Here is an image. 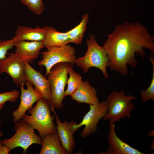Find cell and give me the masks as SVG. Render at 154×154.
I'll return each instance as SVG.
<instances>
[{
  "label": "cell",
  "mask_w": 154,
  "mask_h": 154,
  "mask_svg": "<svg viewBox=\"0 0 154 154\" xmlns=\"http://www.w3.org/2000/svg\"><path fill=\"white\" fill-rule=\"evenodd\" d=\"M48 26L41 27L37 26L34 28L19 26L15 31L13 38L16 42L21 41H40L45 39Z\"/></svg>",
  "instance_id": "obj_15"
},
{
  "label": "cell",
  "mask_w": 154,
  "mask_h": 154,
  "mask_svg": "<svg viewBox=\"0 0 154 154\" xmlns=\"http://www.w3.org/2000/svg\"><path fill=\"white\" fill-rule=\"evenodd\" d=\"M19 95L20 93L16 90L0 94V111L2 109L6 102H15Z\"/></svg>",
  "instance_id": "obj_23"
},
{
  "label": "cell",
  "mask_w": 154,
  "mask_h": 154,
  "mask_svg": "<svg viewBox=\"0 0 154 154\" xmlns=\"http://www.w3.org/2000/svg\"><path fill=\"white\" fill-rule=\"evenodd\" d=\"M41 145L39 154H68L62 147L57 132L46 135Z\"/></svg>",
  "instance_id": "obj_17"
},
{
  "label": "cell",
  "mask_w": 154,
  "mask_h": 154,
  "mask_svg": "<svg viewBox=\"0 0 154 154\" xmlns=\"http://www.w3.org/2000/svg\"><path fill=\"white\" fill-rule=\"evenodd\" d=\"M1 123V121L0 120V124ZM4 134L1 133V131H0V137L4 136Z\"/></svg>",
  "instance_id": "obj_27"
},
{
  "label": "cell",
  "mask_w": 154,
  "mask_h": 154,
  "mask_svg": "<svg viewBox=\"0 0 154 154\" xmlns=\"http://www.w3.org/2000/svg\"><path fill=\"white\" fill-rule=\"evenodd\" d=\"M74 64L66 62L57 63L51 68L46 76L51 90V95L48 101L50 107L61 109L63 107V101L66 96L65 88L68 79L69 69Z\"/></svg>",
  "instance_id": "obj_4"
},
{
  "label": "cell",
  "mask_w": 154,
  "mask_h": 154,
  "mask_svg": "<svg viewBox=\"0 0 154 154\" xmlns=\"http://www.w3.org/2000/svg\"><path fill=\"white\" fill-rule=\"evenodd\" d=\"M48 101L43 98L37 101L36 105L28 110L22 119L37 130L43 139L46 135L57 132L53 121L55 116H51Z\"/></svg>",
  "instance_id": "obj_2"
},
{
  "label": "cell",
  "mask_w": 154,
  "mask_h": 154,
  "mask_svg": "<svg viewBox=\"0 0 154 154\" xmlns=\"http://www.w3.org/2000/svg\"><path fill=\"white\" fill-rule=\"evenodd\" d=\"M109 130L108 135L109 147L107 154H144L120 139L116 134L115 123L109 119Z\"/></svg>",
  "instance_id": "obj_13"
},
{
  "label": "cell",
  "mask_w": 154,
  "mask_h": 154,
  "mask_svg": "<svg viewBox=\"0 0 154 154\" xmlns=\"http://www.w3.org/2000/svg\"><path fill=\"white\" fill-rule=\"evenodd\" d=\"M86 42L88 47L86 53L83 56L77 58L74 64L84 73L91 67L97 68L101 71L105 78H108L106 69L109 66L110 61L105 50L97 42L94 35H90Z\"/></svg>",
  "instance_id": "obj_3"
},
{
  "label": "cell",
  "mask_w": 154,
  "mask_h": 154,
  "mask_svg": "<svg viewBox=\"0 0 154 154\" xmlns=\"http://www.w3.org/2000/svg\"><path fill=\"white\" fill-rule=\"evenodd\" d=\"M20 0L23 4L27 6L36 15L41 14L44 10V5L42 0Z\"/></svg>",
  "instance_id": "obj_22"
},
{
  "label": "cell",
  "mask_w": 154,
  "mask_h": 154,
  "mask_svg": "<svg viewBox=\"0 0 154 154\" xmlns=\"http://www.w3.org/2000/svg\"><path fill=\"white\" fill-rule=\"evenodd\" d=\"M152 132L148 133V135H150V136H153V135H154V130H152Z\"/></svg>",
  "instance_id": "obj_26"
},
{
  "label": "cell",
  "mask_w": 154,
  "mask_h": 154,
  "mask_svg": "<svg viewBox=\"0 0 154 154\" xmlns=\"http://www.w3.org/2000/svg\"><path fill=\"white\" fill-rule=\"evenodd\" d=\"M3 73L9 75L17 87L25 85V64L15 53L7 54L5 58L0 60V74Z\"/></svg>",
  "instance_id": "obj_9"
},
{
  "label": "cell",
  "mask_w": 154,
  "mask_h": 154,
  "mask_svg": "<svg viewBox=\"0 0 154 154\" xmlns=\"http://www.w3.org/2000/svg\"><path fill=\"white\" fill-rule=\"evenodd\" d=\"M89 106V110L85 114L82 121L73 126V128L77 131L82 126H85L84 129L80 134L82 138L90 136L96 131L98 122L106 116L108 109L106 100H102L98 104Z\"/></svg>",
  "instance_id": "obj_8"
},
{
  "label": "cell",
  "mask_w": 154,
  "mask_h": 154,
  "mask_svg": "<svg viewBox=\"0 0 154 154\" xmlns=\"http://www.w3.org/2000/svg\"><path fill=\"white\" fill-rule=\"evenodd\" d=\"M95 87L89 81H82L76 91L71 96L72 99L78 103H85L90 105L96 104L100 102Z\"/></svg>",
  "instance_id": "obj_16"
},
{
  "label": "cell",
  "mask_w": 154,
  "mask_h": 154,
  "mask_svg": "<svg viewBox=\"0 0 154 154\" xmlns=\"http://www.w3.org/2000/svg\"><path fill=\"white\" fill-rule=\"evenodd\" d=\"M50 109L55 116L57 132L62 146L68 154H71L73 152L75 146L73 134L76 131L73 128V126L77 123L73 121L69 122L67 121L61 122L58 118L55 109L51 107Z\"/></svg>",
  "instance_id": "obj_11"
},
{
  "label": "cell",
  "mask_w": 154,
  "mask_h": 154,
  "mask_svg": "<svg viewBox=\"0 0 154 154\" xmlns=\"http://www.w3.org/2000/svg\"><path fill=\"white\" fill-rule=\"evenodd\" d=\"M150 57H148L152 65V78L149 87L140 91V98L143 103H145L149 100L154 101V60L153 52H151Z\"/></svg>",
  "instance_id": "obj_21"
},
{
  "label": "cell",
  "mask_w": 154,
  "mask_h": 154,
  "mask_svg": "<svg viewBox=\"0 0 154 154\" xmlns=\"http://www.w3.org/2000/svg\"><path fill=\"white\" fill-rule=\"evenodd\" d=\"M154 40L148 29L139 23L125 21L116 25L102 46L109 60L110 70L127 75L128 65L133 68L137 65L136 55L144 58L145 49L154 52Z\"/></svg>",
  "instance_id": "obj_1"
},
{
  "label": "cell",
  "mask_w": 154,
  "mask_h": 154,
  "mask_svg": "<svg viewBox=\"0 0 154 154\" xmlns=\"http://www.w3.org/2000/svg\"><path fill=\"white\" fill-rule=\"evenodd\" d=\"M89 19V15L85 14L80 22L76 26L66 32L69 42L79 44L81 43Z\"/></svg>",
  "instance_id": "obj_19"
},
{
  "label": "cell",
  "mask_w": 154,
  "mask_h": 154,
  "mask_svg": "<svg viewBox=\"0 0 154 154\" xmlns=\"http://www.w3.org/2000/svg\"><path fill=\"white\" fill-rule=\"evenodd\" d=\"M25 85L27 87L26 89L24 88V85L20 86V103L18 108L12 114L13 117V121L14 123L22 119L26 111L32 107L33 104L42 98V95L33 88V84L30 82L26 80Z\"/></svg>",
  "instance_id": "obj_10"
},
{
  "label": "cell",
  "mask_w": 154,
  "mask_h": 154,
  "mask_svg": "<svg viewBox=\"0 0 154 154\" xmlns=\"http://www.w3.org/2000/svg\"><path fill=\"white\" fill-rule=\"evenodd\" d=\"M15 53L24 61L32 63L39 56L41 49L44 47L42 42L21 41L15 43Z\"/></svg>",
  "instance_id": "obj_14"
},
{
  "label": "cell",
  "mask_w": 154,
  "mask_h": 154,
  "mask_svg": "<svg viewBox=\"0 0 154 154\" xmlns=\"http://www.w3.org/2000/svg\"><path fill=\"white\" fill-rule=\"evenodd\" d=\"M10 153L9 148L2 144L0 139V154H9Z\"/></svg>",
  "instance_id": "obj_25"
},
{
  "label": "cell",
  "mask_w": 154,
  "mask_h": 154,
  "mask_svg": "<svg viewBox=\"0 0 154 154\" xmlns=\"http://www.w3.org/2000/svg\"><path fill=\"white\" fill-rule=\"evenodd\" d=\"M136 98V97L130 94L125 95L123 90L120 92H112L106 99L108 109L103 120L110 119L115 123L126 117L130 118L131 113L135 108L132 101Z\"/></svg>",
  "instance_id": "obj_5"
},
{
  "label": "cell",
  "mask_w": 154,
  "mask_h": 154,
  "mask_svg": "<svg viewBox=\"0 0 154 154\" xmlns=\"http://www.w3.org/2000/svg\"><path fill=\"white\" fill-rule=\"evenodd\" d=\"M14 129L16 133L13 136L1 141L2 144L9 148L10 152L16 147H20L23 149V153L25 154L32 144L42 145V137L35 134L31 125L23 119H20L15 122Z\"/></svg>",
  "instance_id": "obj_6"
},
{
  "label": "cell",
  "mask_w": 154,
  "mask_h": 154,
  "mask_svg": "<svg viewBox=\"0 0 154 154\" xmlns=\"http://www.w3.org/2000/svg\"><path fill=\"white\" fill-rule=\"evenodd\" d=\"M41 52L42 59L38 62L39 66L46 68V76L52 67L60 62H66L74 64L77 58L75 48L69 44L60 46H51L46 48Z\"/></svg>",
  "instance_id": "obj_7"
},
{
  "label": "cell",
  "mask_w": 154,
  "mask_h": 154,
  "mask_svg": "<svg viewBox=\"0 0 154 154\" xmlns=\"http://www.w3.org/2000/svg\"><path fill=\"white\" fill-rule=\"evenodd\" d=\"M44 47L51 46H60L66 45L69 42L66 32L58 31L55 28L48 26L46 37L42 42Z\"/></svg>",
  "instance_id": "obj_18"
},
{
  "label": "cell",
  "mask_w": 154,
  "mask_h": 154,
  "mask_svg": "<svg viewBox=\"0 0 154 154\" xmlns=\"http://www.w3.org/2000/svg\"><path fill=\"white\" fill-rule=\"evenodd\" d=\"M24 62L26 80L31 83L35 90L48 101L50 99L51 93L47 79L39 71L32 68L29 63L25 61Z\"/></svg>",
  "instance_id": "obj_12"
},
{
  "label": "cell",
  "mask_w": 154,
  "mask_h": 154,
  "mask_svg": "<svg viewBox=\"0 0 154 154\" xmlns=\"http://www.w3.org/2000/svg\"><path fill=\"white\" fill-rule=\"evenodd\" d=\"M15 43L13 38L3 40H0V60L7 57V52L14 46Z\"/></svg>",
  "instance_id": "obj_24"
},
{
  "label": "cell",
  "mask_w": 154,
  "mask_h": 154,
  "mask_svg": "<svg viewBox=\"0 0 154 154\" xmlns=\"http://www.w3.org/2000/svg\"><path fill=\"white\" fill-rule=\"evenodd\" d=\"M68 74L69 76L67 82V88L64 92L66 96H71L78 89L82 81L81 76L74 72L73 68L69 69Z\"/></svg>",
  "instance_id": "obj_20"
}]
</instances>
